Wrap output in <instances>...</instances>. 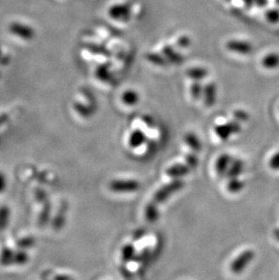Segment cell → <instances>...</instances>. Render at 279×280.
<instances>
[{
  "label": "cell",
  "instance_id": "ba28073f",
  "mask_svg": "<svg viewBox=\"0 0 279 280\" xmlns=\"http://www.w3.org/2000/svg\"><path fill=\"white\" fill-rule=\"evenodd\" d=\"M144 214H145L146 219L150 223H153V222L157 221L159 219V216H160L158 204L155 203L153 200H151L150 203H148L145 207Z\"/></svg>",
  "mask_w": 279,
  "mask_h": 280
},
{
  "label": "cell",
  "instance_id": "5b68a950",
  "mask_svg": "<svg viewBox=\"0 0 279 280\" xmlns=\"http://www.w3.org/2000/svg\"><path fill=\"white\" fill-rule=\"evenodd\" d=\"M190 169L191 168L187 164H174L167 169L166 174L170 178L180 179L188 175L190 172Z\"/></svg>",
  "mask_w": 279,
  "mask_h": 280
},
{
  "label": "cell",
  "instance_id": "44dd1931",
  "mask_svg": "<svg viewBox=\"0 0 279 280\" xmlns=\"http://www.w3.org/2000/svg\"><path fill=\"white\" fill-rule=\"evenodd\" d=\"M273 234H274L275 239L279 241V229H276V230L274 231V233H273Z\"/></svg>",
  "mask_w": 279,
  "mask_h": 280
},
{
  "label": "cell",
  "instance_id": "9a60e30c",
  "mask_svg": "<svg viewBox=\"0 0 279 280\" xmlns=\"http://www.w3.org/2000/svg\"><path fill=\"white\" fill-rule=\"evenodd\" d=\"M185 162H186V164L191 169L196 168L197 164H198V160H197V156L195 154H192V153H189V154L186 155Z\"/></svg>",
  "mask_w": 279,
  "mask_h": 280
},
{
  "label": "cell",
  "instance_id": "5bb4252c",
  "mask_svg": "<svg viewBox=\"0 0 279 280\" xmlns=\"http://www.w3.org/2000/svg\"><path fill=\"white\" fill-rule=\"evenodd\" d=\"M263 65L265 67H269V68L277 67L279 65V55H274V54L266 55V57L263 60Z\"/></svg>",
  "mask_w": 279,
  "mask_h": 280
},
{
  "label": "cell",
  "instance_id": "6da1fadb",
  "mask_svg": "<svg viewBox=\"0 0 279 280\" xmlns=\"http://www.w3.org/2000/svg\"><path fill=\"white\" fill-rule=\"evenodd\" d=\"M183 187V181H181V179H175L170 181V183L164 185V187L159 189L153 195L152 200L157 204H162L170 198L173 193L182 190Z\"/></svg>",
  "mask_w": 279,
  "mask_h": 280
},
{
  "label": "cell",
  "instance_id": "8fae6325",
  "mask_svg": "<svg viewBox=\"0 0 279 280\" xmlns=\"http://www.w3.org/2000/svg\"><path fill=\"white\" fill-rule=\"evenodd\" d=\"M135 256H136V253H135V248L133 245L127 244L123 247L122 249V259L124 263L132 261L134 260Z\"/></svg>",
  "mask_w": 279,
  "mask_h": 280
},
{
  "label": "cell",
  "instance_id": "e0dca14e",
  "mask_svg": "<svg viewBox=\"0 0 279 280\" xmlns=\"http://www.w3.org/2000/svg\"><path fill=\"white\" fill-rule=\"evenodd\" d=\"M149 255H150V252H149V248H144L142 252L140 254H138L135 256L134 258V261H137V262H144L145 260H148L149 258Z\"/></svg>",
  "mask_w": 279,
  "mask_h": 280
},
{
  "label": "cell",
  "instance_id": "7a4b0ae2",
  "mask_svg": "<svg viewBox=\"0 0 279 280\" xmlns=\"http://www.w3.org/2000/svg\"><path fill=\"white\" fill-rule=\"evenodd\" d=\"M255 258V252L251 249L245 250L244 252L238 255L235 260L232 261L230 265V270L234 274H239L243 272L251 263Z\"/></svg>",
  "mask_w": 279,
  "mask_h": 280
},
{
  "label": "cell",
  "instance_id": "52a82bcc",
  "mask_svg": "<svg viewBox=\"0 0 279 280\" xmlns=\"http://www.w3.org/2000/svg\"><path fill=\"white\" fill-rule=\"evenodd\" d=\"M244 167H245V164L243 161L239 159H235L234 161H232L231 164L226 173V176L229 180L238 178V176L241 175L244 171Z\"/></svg>",
  "mask_w": 279,
  "mask_h": 280
},
{
  "label": "cell",
  "instance_id": "ffe728a7",
  "mask_svg": "<svg viewBox=\"0 0 279 280\" xmlns=\"http://www.w3.org/2000/svg\"><path fill=\"white\" fill-rule=\"evenodd\" d=\"M143 122L146 123L149 127H152L153 125V120L151 119V117L150 116H144L143 118Z\"/></svg>",
  "mask_w": 279,
  "mask_h": 280
},
{
  "label": "cell",
  "instance_id": "2e32d148",
  "mask_svg": "<svg viewBox=\"0 0 279 280\" xmlns=\"http://www.w3.org/2000/svg\"><path fill=\"white\" fill-rule=\"evenodd\" d=\"M269 167L273 170H279V151L275 153L271 159L269 160Z\"/></svg>",
  "mask_w": 279,
  "mask_h": 280
},
{
  "label": "cell",
  "instance_id": "7c38bea8",
  "mask_svg": "<svg viewBox=\"0 0 279 280\" xmlns=\"http://www.w3.org/2000/svg\"><path fill=\"white\" fill-rule=\"evenodd\" d=\"M245 186L244 181L238 180V178L236 179H230L229 183L227 185L228 191L231 193H236V192H240L241 190H243Z\"/></svg>",
  "mask_w": 279,
  "mask_h": 280
},
{
  "label": "cell",
  "instance_id": "ac0fdd59",
  "mask_svg": "<svg viewBox=\"0 0 279 280\" xmlns=\"http://www.w3.org/2000/svg\"><path fill=\"white\" fill-rule=\"evenodd\" d=\"M234 117L236 118V121L238 122H246L248 119V115L244 111H237L234 114Z\"/></svg>",
  "mask_w": 279,
  "mask_h": 280
},
{
  "label": "cell",
  "instance_id": "277c9868",
  "mask_svg": "<svg viewBox=\"0 0 279 280\" xmlns=\"http://www.w3.org/2000/svg\"><path fill=\"white\" fill-rule=\"evenodd\" d=\"M241 131V126L238 121H232L226 124H219L215 127V132L221 140L226 141L230 139L232 134L239 133Z\"/></svg>",
  "mask_w": 279,
  "mask_h": 280
},
{
  "label": "cell",
  "instance_id": "d6986e66",
  "mask_svg": "<svg viewBox=\"0 0 279 280\" xmlns=\"http://www.w3.org/2000/svg\"><path fill=\"white\" fill-rule=\"evenodd\" d=\"M144 233H145L144 230H138V231H136L134 232V235H133V236H134V239L138 240V239H142L143 235H144Z\"/></svg>",
  "mask_w": 279,
  "mask_h": 280
},
{
  "label": "cell",
  "instance_id": "9c48e42d",
  "mask_svg": "<svg viewBox=\"0 0 279 280\" xmlns=\"http://www.w3.org/2000/svg\"><path fill=\"white\" fill-rule=\"evenodd\" d=\"M146 141V136L142 131H133L129 138V144L131 148H138Z\"/></svg>",
  "mask_w": 279,
  "mask_h": 280
},
{
  "label": "cell",
  "instance_id": "30bf717a",
  "mask_svg": "<svg viewBox=\"0 0 279 280\" xmlns=\"http://www.w3.org/2000/svg\"><path fill=\"white\" fill-rule=\"evenodd\" d=\"M184 141L186 144L191 148V150L194 151H200L202 149V144L200 143L199 139L197 138V135H195L194 133H187L185 137H184Z\"/></svg>",
  "mask_w": 279,
  "mask_h": 280
},
{
  "label": "cell",
  "instance_id": "3957f363",
  "mask_svg": "<svg viewBox=\"0 0 279 280\" xmlns=\"http://www.w3.org/2000/svg\"><path fill=\"white\" fill-rule=\"evenodd\" d=\"M109 188L114 192H135L140 189V183L135 180H115L110 182Z\"/></svg>",
  "mask_w": 279,
  "mask_h": 280
},
{
  "label": "cell",
  "instance_id": "4fadbf2b",
  "mask_svg": "<svg viewBox=\"0 0 279 280\" xmlns=\"http://www.w3.org/2000/svg\"><path fill=\"white\" fill-rule=\"evenodd\" d=\"M122 99L126 105H134L139 101V97L135 92H125Z\"/></svg>",
  "mask_w": 279,
  "mask_h": 280
},
{
  "label": "cell",
  "instance_id": "8992f818",
  "mask_svg": "<svg viewBox=\"0 0 279 280\" xmlns=\"http://www.w3.org/2000/svg\"><path fill=\"white\" fill-rule=\"evenodd\" d=\"M231 163V156L229 154L224 153L218 158V160L216 162V171H217L218 176L223 177L224 175H226Z\"/></svg>",
  "mask_w": 279,
  "mask_h": 280
}]
</instances>
